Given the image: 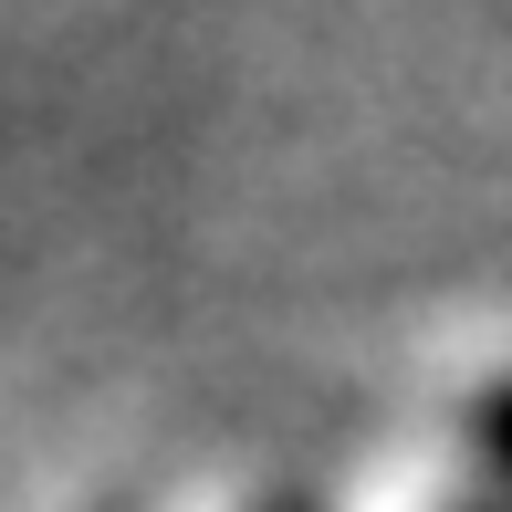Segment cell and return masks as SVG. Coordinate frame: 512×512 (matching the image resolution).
Instances as JSON below:
<instances>
[{
    "instance_id": "3",
    "label": "cell",
    "mask_w": 512,
    "mask_h": 512,
    "mask_svg": "<svg viewBox=\"0 0 512 512\" xmlns=\"http://www.w3.org/2000/svg\"><path fill=\"white\" fill-rule=\"evenodd\" d=\"M450 512H492V502H450Z\"/></svg>"
},
{
    "instance_id": "2",
    "label": "cell",
    "mask_w": 512,
    "mask_h": 512,
    "mask_svg": "<svg viewBox=\"0 0 512 512\" xmlns=\"http://www.w3.org/2000/svg\"><path fill=\"white\" fill-rule=\"evenodd\" d=\"M262 512H314V502H293V492H283V502H262Z\"/></svg>"
},
{
    "instance_id": "1",
    "label": "cell",
    "mask_w": 512,
    "mask_h": 512,
    "mask_svg": "<svg viewBox=\"0 0 512 512\" xmlns=\"http://www.w3.org/2000/svg\"><path fill=\"white\" fill-rule=\"evenodd\" d=\"M471 450H481V471L512 492V377H492V387L471 398Z\"/></svg>"
}]
</instances>
